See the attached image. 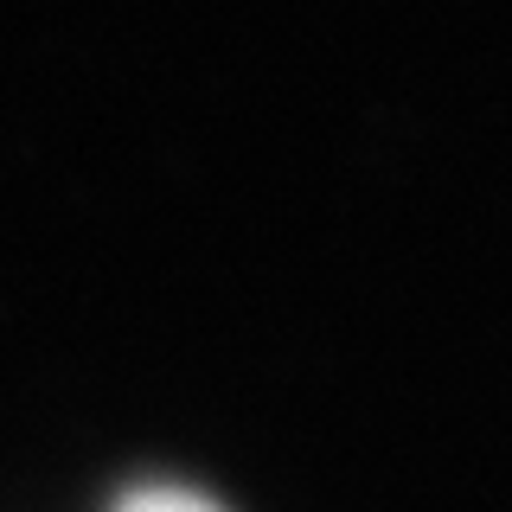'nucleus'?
<instances>
[{
  "mask_svg": "<svg viewBox=\"0 0 512 512\" xmlns=\"http://www.w3.org/2000/svg\"><path fill=\"white\" fill-rule=\"evenodd\" d=\"M116 512H218V506L199 500V493H186V487H141V493H128Z\"/></svg>",
  "mask_w": 512,
  "mask_h": 512,
  "instance_id": "f257e3e1",
  "label": "nucleus"
}]
</instances>
